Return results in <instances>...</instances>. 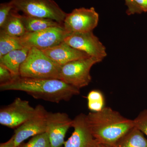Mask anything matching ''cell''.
<instances>
[{
    "label": "cell",
    "mask_w": 147,
    "mask_h": 147,
    "mask_svg": "<svg viewBox=\"0 0 147 147\" xmlns=\"http://www.w3.org/2000/svg\"><path fill=\"white\" fill-rule=\"evenodd\" d=\"M99 15L94 7L76 8L67 13L63 24L69 34L93 32L98 24Z\"/></svg>",
    "instance_id": "obj_7"
},
{
    "label": "cell",
    "mask_w": 147,
    "mask_h": 147,
    "mask_svg": "<svg viewBox=\"0 0 147 147\" xmlns=\"http://www.w3.org/2000/svg\"><path fill=\"white\" fill-rule=\"evenodd\" d=\"M103 60L95 57L72 61L61 66L60 80L77 88L87 86L91 82L90 70Z\"/></svg>",
    "instance_id": "obj_5"
},
{
    "label": "cell",
    "mask_w": 147,
    "mask_h": 147,
    "mask_svg": "<svg viewBox=\"0 0 147 147\" xmlns=\"http://www.w3.org/2000/svg\"><path fill=\"white\" fill-rule=\"evenodd\" d=\"M35 108L28 101L16 98L12 103L1 108L0 124L11 128H16L33 114Z\"/></svg>",
    "instance_id": "obj_9"
},
{
    "label": "cell",
    "mask_w": 147,
    "mask_h": 147,
    "mask_svg": "<svg viewBox=\"0 0 147 147\" xmlns=\"http://www.w3.org/2000/svg\"><path fill=\"white\" fill-rule=\"evenodd\" d=\"M24 47L21 45L19 38L11 36L0 31V58L13 50Z\"/></svg>",
    "instance_id": "obj_18"
},
{
    "label": "cell",
    "mask_w": 147,
    "mask_h": 147,
    "mask_svg": "<svg viewBox=\"0 0 147 147\" xmlns=\"http://www.w3.org/2000/svg\"><path fill=\"white\" fill-rule=\"evenodd\" d=\"M73 133L65 142L64 147H93L96 142L87 119V115L81 113L72 120Z\"/></svg>",
    "instance_id": "obj_12"
},
{
    "label": "cell",
    "mask_w": 147,
    "mask_h": 147,
    "mask_svg": "<svg viewBox=\"0 0 147 147\" xmlns=\"http://www.w3.org/2000/svg\"><path fill=\"white\" fill-rule=\"evenodd\" d=\"M13 9L12 3L10 1L8 2L1 3L0 5V28L3 26L6 21Z\"/></svg>",
    "instance_id": "obj_22"
},
{
    "label": "cell",
    "mask_w": 147,
    "mask_h": 147,
    "mask_svg": "<svg viewBox=\"0 0 147 147\" xmlns=\"http://www.w3.org/2000/svg\"><path fill=\"white\" fill-rule=\"evenodd\" d=\"M13 9L26 16L50 18L62 25L67 13L54 0H11Z\"/></svg>",
    "instance_id": "obj_4"
},
{
    "label": "cell",
    "mask_w": 147,
    "mask_h": 147,
    "mask_svg": "<svg viewBox=\"0 0 147 147\" xmlns=\"http://www.w3.org/2000/svg\"><path fill=\"white\" fill-rule=\"evenodd\" d=\"M0 147H16L13 136L7 142L1 144Z\"/></svg>",
    "instance_id": "obj_26"
},
{
    "label": "cell",
    "mask_w": 147,
    "mask_h": 147,
    "mask_svg": "<svg viewBox=\"0 0 147 147\" xmlns=\"http://www.w3.org/2000/svg\"><path fill=\"white\" fill-rule=\"evenodd\" d=\"M143 12H147V0H134Z\"/></svg>",
    "instance_id": "obj_25"
},
{
    "label": "cell",
    "mask_w": 147,
    "mask_h": 147,
    "mask_svg": "<svg viewBox=\"0 0 147 147\" xmlns=\"http://www.w3.org/2000/svg\"><path fill=\"white\" fill-rule=\"evenodd\" d=\"M87 119L93 136L98 143L113 146L134 127L133 120L123 117L110 107L98 112H90Z\"/></svg>",
    "instance_id": "obj_2"
},
{
    "label": "cell",
    "mask_w": 147,
    "mask_h": 147,
    "mask_svg": "<svg viewBox=\"0 0 147 147\" xmlns=\"http://www.w3.org/2000/svg\"><path fill=\"white\" fill-rule=\"evenodd\" d=\"M64 42L71 47L87 53L90 57L103 60L107 55L105 46L93 32L71 34L66 38Z\"/></svg>",
    "instance_id": "obj_10"
},
{
    "label": "cell",
    "mask_w": 147,
    "mask_h": 147,
    "mask_svg": "<svg viewBox=\"0 0 147 147\" xmlns=\"http://www.w3.org/2000/svg\"><path fill=\"white\" fill-rule=\"evenodd\" d=\"M133 121L134 126L147 136V110L141 112Z\"/></svg>",
    "instance_id": "obj_21"
},
{
    "label": "cell",
    "mask_w": 147,
    "mask_h": 147,
    "mask_svg": "<svg viewBox=\"0 0 147 147\" xmlns=\"http://www.w3.org/2000/svg\"><path fill=\"white\" fill-rule=\"evenodd\" d=\"M17 147H51L47 132L38 134L32 137L27 143L21 144Z\"/></svg>",
    "instance_id": "obj_20"
},
{
    "label": "cell",
    "mask_w": 147,
    "mask_h": 147,
    "mask_svg": "<svg viewBox=\"0 0 147 147\" xmlns=\"http://www.w3.org/2000/svg\"><path fill=\"white\" fill-rule=\"evenodd\" d=\"M1 91L16 90L25 92L36 99L59 103L68 101L80 93V90L60 80L39 79L18 76L11 82L0 85Z\"/></svg>",
    "instance_id": "obj_1"
},
{
    "label": "cell",
    "mask_w": 147,
    "mask_h": 147,
    "mask_svg": "<svg viewBox=\"0 0 147 147\" xmlns=\"http://www.w3.org/2000/svg\"><path fill=\"white\" fill-rule=\"evenodd\" d=\"M93 147H113L110 146H108L103 144H100V143H98L97 141H96Z\"/></svg>",
    "instance_id": "obj_27"
},
{
    "label": "cell",
    "mask_w": 147,
    "mask_h": 147,
    "mask_svg": "<svg viewBox=\"0 0 147 147\" xmlns=\"http://www.w3.org/2000/svg\"><path fill=\"white\" fill-rule=\"evenodd\" d=\"M47 113L42 105H37L32 115L15 129L13 137L16 147L30 137L46 132Z\"/></svg>",
    "instance_id": "obj_8"
},
{
    "label": "cell",
    "mask_w": 147,
    "mask_h": 147,
    "mask_svg": "<svg viewBox=\"0 0 147 147\" xmlns=\"http://www.w3.org/2000/svg\"><path fill=\"white\" fill-rule=\"evenodd\" d=\"M61 67L42 50L32 47L30 48L26 60L21 65L20 76L34 79H60Z\"/></svg>",
    "instance_id": "obj_3"
},
{
    "label": "cell",
    "mask_w": 147,
    "mask_h": 147,
    "mask_svg": "<svg viewBox=\"0 0 147 147\" xmlns=\"http://www.w3.org/2000/svg\"><path fill=\"white\" fill-rule=\"evenodd\" d=\"M29 50L24 47L11 51L0 58V63L8 69L14 77L20 76V67L26 60Z\"/></svg>",
    "instance_id": "obj_14"
},
{
    "label": "cell",
    "mask_w": 147,
    "mask_h": 147,
    "mask_svg": "<svg viewBox=\"0 0 147 147\" xmlns=\"http://www.w3.org/2000/svg\"><path fill=\"white\" fill-rule=\"evenodd\" d=\"M1 30L11 36L20 38L26 33L21 19V15L13 9Z\"/></svg>",
    "instance_id": "obj_15"
},
{
    "label": "cell",
    "mask_w": 147,
    "mask_h": 147,
    "mask_svg": "<svg viewBox=\"0 0 147 147\" xmlns=\"http://www.w3.org/2000/svg\"><path fill=\"white\" fill-rule=\"evenodd\" d=\"M88 107L91 112L101 111L105 106V99L102 92L99 90L90 91L87 96Z\"/></svg>",
    "instance_id": "obj_19"
},
{
    "label": "cell",
    "mask_w": 147,
    "mask_h": 147,
    "mask_svg": "<svg viewBox=\"0 0 147 147\" xmlns=\"http://www.w3.org/2000/svg\"><path fill=\"white\" fill-rule=\"evenodd\" d=\"M21 19L26 32L38 31L51 27L63 26L50 18L32 17L24 14L21 15Z\"/></svg>",
    "instance_id": "obj_16"
},
{
    "label": "cell",
    "mask_w": 147,
    "mask_h": 147,
    "mask_svg": "<svg viewBox=\"0 0 147 147\" xmlns=\"http://www.w3.org/2000/svg\"><path fill=\"white\" fill-rule=\"evenodd\" d=\"M42 51L52 60L61 66L72 61L90 57L87 53L71 47L64 41Z\"/></svg>",
    "instance_id": "obj_13"
},
{
    "label": "cell",
    "mask_w": 147,
    "mask_h": 147,
    "mask_svg": "<svg viewBox=\"0 0 147 147\" xmlns=\"http://www.w3.org/2000/svg\"><path fill=\"white\" fill-rule=\"evenodd\" d=\"M113 147H147V139L134 126L123 136Z\"/></svg>",
    "instance_id": "obj_17"
},
{
    "label": "cell",
    "mask_w": 147,
    "mask_h": 147,
    "mask_svg": "<svg viewBox=\"0 0 147 147\" xmlns=\"http://www.w3.org/2000/svg\"><path fill=\"white\" fill-rule=\"evenodd\" d=\"M125 5L127 6L126 13L128 15H133L138 13L140 14L143 12L141 9L134 2V0H125Z\"/></svg>",
    "instance_id": "obj_24"
},
{
    "label": "cell",
    "mask_w": 147,
    "mask_h": 147,
    "mask_svg": "<svg viewBox=\"0 0 147 147\" xmlns=\"http://www.w3.org/2000/svg\"><path fill=\"white\" fill-rule=\"evenodd\" d=\"M72 120L65 113L48 112L46 131L51 147H61L64 144L65 138Z\"/></svg>",
    "instance_id": "obj_11"
},
{
    "label": "cell",
    "mask_w": 147,
    "mask_h": 147,
    "mask_svg": "<svg viewBox=\"0 0 147 147\" xmlns=\"http://www.w3.org/2000/svg\"><path fill=\"white\" fill-rule=\"evenodd\" d=\"M69 35L63 26L54 27L38 31L26 32L19 39L24 47L30 49L34 47L42 50L64 42Z\"/></svg>",
    "instance_id": "obj_6"
},
{
    "label": "cell",
    "mask_w": 147,
    "mask_h": 147,
    "mask_svg": "<svg viewBox=\"0 0 147 147\" xmlns=\"http://www.w3.org/2000/svg\"><path fill=\"white\" fill-rule=\"evenodd\" d=\"M14 77L8 69L0 63V85L8 84Z\"/></svg>",
    "instance_id": "obj_23"
}]
</instances>
